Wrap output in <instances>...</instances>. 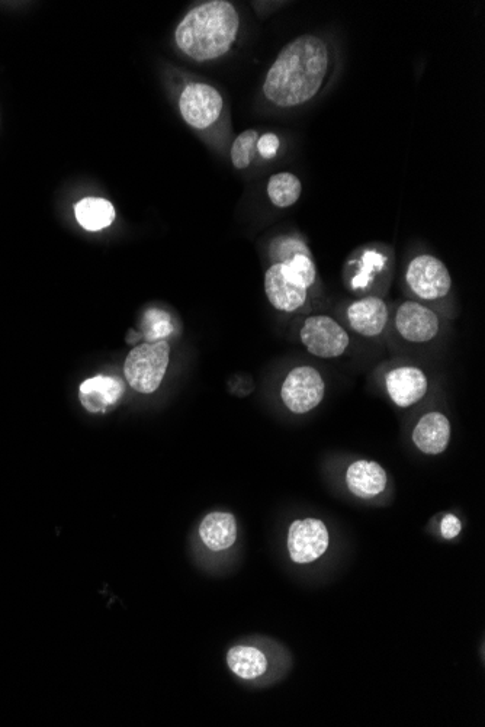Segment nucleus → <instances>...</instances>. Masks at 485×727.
<instances>
[{
  "label": "nucleus",
  "mask_w": 485,
  "mask_h": 727,
  "mask_svg": "<svg viewBox=\"0 0 485 727\" xmlns=\"http://www.w3.org/2000/svg\"><path fill=\"white\" fill-rule=\"evenodd\" d=\"M169 359L170 347L165 340L134 347L124 365L128 385L140 394H153L165 379Z\"/></svg>",
  "instance_id": "nucleus-3"
},
{
  "label": "nucleus",
  "mask_w": 485,
  "mask_h": 727,
  "mask_svg": "<svg viewBox=\"0 0 485 727\" xmlns=\"http://www.w3.org/2000/svg\"><path fill=\"white\" fill-rule=\"evenodd\" d=\"M300 339L308 352L320 359L342 356L350 343L348 331L330 315H311L305 318Z\"/></svg>",
  "instance_id": "nucleus-6"
},
{
  "label": "nucleus",
  "mask_w": 485,
  "mask_h": 727,
  "mask_svg": "<svg viewBox=\"0 0 485 727\" xmlns=\"http://www.w3.org/2000/svg\"><path fill=\"white\" fill-rule=\"evenodd\" d=\"M461 532V520L454 516V514H446L442 521H440V535L445 537L446 540L455 539V537L461 535Z\"/></svg>",
  "instance_id": "nucleus-26"
},
{
  "label": "nucleus",
  "mask_w": 485,
  "mask_h": 727,
  "mask_svg": "<svg viewBox=\"0 0 485 727\" xmlns=\"http://www.w3.org/2000/svg\"><path fill=\"white\" fill-rule=\"evenodd\" d=\"M394 324L398 334L410 343L432 342L440 331L439 315L419 301H404L398 305Z\"/></svg>",
  "instance_id": "nucleus-9"
},
{
  "label": "nucleus",
  "mask_w": 485,
  "mask_h": 727,
  "mask_svg": "<svg viewBox=\"0 0 485 727\" xmlns=\"http://www.w3.org/2000/svg\"><path fill=\"white\" fill-rule=\"evenodd\" d=\"M339 53L323 35L304 34L289 41L263 82L262 92L276 109L294 111L319 99L336 76Z\"/></svg>",
  "instance_id": "nucleus-1"
},
{
  "label": "nucleus",
  "mask_w": 485,
  "mask_h": 727,
  "mask_svg": "<svg viewBox=\"0 0 485 727\" xmlns=\"http://www.w3.org/2000/svg\"><path fill=\"white\" fill-rule=\"evenodd\" d=\"M295 254H311L303 238L282 236L275 238L269 246V256L273 263H284Z\"/></svg>",
  "instance_id": "nucleus-23"
},
{
  "label": "nucleus",
  "mask_w": 485,
  "mask_h": 727,
  "mask_svg": "<svg viewBox=\"0 0 485 727\" xmlns=\"http://www.w3.org/2000/svg\"><path fill=\"white\" fill-rule=\"evenodd\" d=\"M266 193L276 208H289L300 201L303 195V182L294 173L279 172L269 179Z\"/></svg>",
  "instance_id": "nucleus-19"
},
{
  "label": "nucleus",
  "mask_w": 485,
  "mask_h": 727,
  "mask_svg": "<svg viewBox=\"0 0 485 727\" xmlns=\"http://www.w3.org/2000/svg\"><path fill=\"white\" fill-rule=\"evenodd\" d=\"M330 545L329 529L319 519L295 520L288 529V553L298 565L313 564L327 552Z\"/></svg>",
  "instance_id": "nucleus-8"
},
{
  "label": "nucleus",
  "mask_w": 485,
  "mask_h": 727,
  "mask_svg": "<svg viewBox=\"0 0 485 727\" xmlns=\"http://www.w3.org/2000/svg\"><path fill=\"white\" fill-rule=\"evenodd\" d=\"M385 469L374 460L359 459L346 471V485L355 497L371 500L387 488Z\"/></svg>",
  "instance_id": "nucleus-13"
},
{
  "label": "nucleus",
  "mask_w": 485,
  "mask_h": 727,
  "mask_svg": "<svg viewBox=\"0 0 485 727\" xmlns=\"http://www.w3.org/2000/svg\"><path fill=\"white\" fill-rule=\"evenodd\" d=\"M451 440V421L445 414L432 411L420 418L413 430V443L425 455H440Z\"/></svg>",
  "instance_id": "nucleus-14"
},
{
  "label": "nucleus",
  "mask_w": 485,
  "mask_h": 727,
  "mask_svg": "<svg viewBox=\"0 0 485 727\" xmlns=\"http://www.w3.org/2000/svg\"><path fill=\"white\" fill-rule=\"evenodd\" d=\"M258 140L259 133L256 130H247L237 135L230 151L231 163L236 169H247L252 164L258 154V149H256Z\"/></svg>",
  "instance_id": "nucleus-21"
},
{
  "label": "nucleus",
  "mask_w": 485,
  "mask_h": 727,
  "mask_svg": "<svg viewBox=\"0 0 485 727\" xmlns=\"http://www.w3.org/2000/svg\"><path fill=\"white\" fill-rule=\"evenodd\" d=\"M125 386L114 376H93L79 388V400L89 413H105L124 395Z\"/></svg>",
  "instance_id": "nucleus-15"
},
{
  "label": "nucleus",
  "mask_w": 485,
  "mask_h": 727,
  "mask_svg": "<svg viewBox=\"0 0 485 727\" xmlns=\"http://www.w3.org/2000/svg\"><path fill=\"white\" fill-rule=\"evenodd\" d=\"M288 272L291 273L295 281L304 285L310 291L317 283V268L313 260V254H295L287 262Z\"/></svg>",
  "instance_id": "nucleus-22"
},
{
  "label": "nucleus",
  "mask_w": 485,
  "mask_h": 727,
  "mask_svg": "<svg viewBox=\"0 0 485 727\" xmlns=\"http://www.w3.org/2000/svg\"><path fill=\"white\" fill-rule=\"evenodd\" d=\"M265 292L273 308L292 314L303 310L310 291L292 278L284 263H273L265 272Z\"/></svg>",
  "instance_id": "nucleus-10"
},
{
  "label": "nucleus",
  "mask_w": 485,
  "mask_h": 727,
  "mask_svg": "<svg viewBox=\"0 0 485 727\" xmlns=\"http://www.w3.org/2000/svg\"><path fill=\"white\" fill-rule=\"evenodd\" d=\"M199 537L211 552L233 548L237 540L236 517L221 511L208 514L199 524Z\"/></svg>",
  "instance_id": "nucleus-16"
},
{
  "label": "nucleus",
  "mask_w": 485,
  "mask_h": 727,
  "mask_svg": "<svg viewBox=\"0 0 485 727\" xmlns=\"http://www.w3.org/2000/svg\"><path fill=\"white\" fill-rule=\"evenodd\" d=\"M387 265V257L379 253L378 250H365L361 259L358 260V273L352 278L353 289L356 291H364L372 282L375 276L381 273Z\"/></svg>",
  "instance_id": "nucleus-20"
},
{
  "label": "nucleus",
  "mask_w": 485,
  "mask_h": 727,
  "mask_svg": "<svg viewBox=\"0 0 485 727\" xmlns=\"http://www.w3.org/2000/svg\"><path fill=\"white\" fill-rule=\"evenodd\" d=\"M350 328L364 337H378L387 327L390 310L387 302L374 295H368L350 302L346 308Z\"/></svg>",
  "instance_id": "nucleus-11"
},
{
  "label": "nucleus",
  "mask_w": 485,
  "mask_h": 727,
  "mask_svg": "<svg viewBox=\"0 0 485 727\" xmlns=\"http://www.w3.org/2000/svg\"><path fill=\"white\" fill-rule=\"evenodd\" d=\"M407 288L420 301L436 302L451 294L452 278L445 263L432 254L414 257L406 269Z\"/></svg>",
  "instance_id": "nucleus-5"
},
{
  "label": "nucleus",
  "mask_w": 485,
  "mask_h": 727,
  "mask_svg": "<svg viewBox=\"0 0 485 727\" xmlns=\"http://www.w3.org/2000/svg\"><path fill=\"white\" fill-rule=\"evenodd\" d=\"M183 121L197 131L213 128L224 112V98L208 83L189 82L183 86L178 99Z\"/></svg>",
  "instance_id": "nucleus-4"
},
{
  "label": "nucleus",
  "mask_w": 485,
  "mask_h": 727,
  "mask_svg": "<svg viewBox=\"0 0 485 727\" xmlns=\"http://www.w3.org/2000/svg\"><path fill=\"white\" fill-rule=\"evenodd\" d=\"M230 671L242 680L252 681L268 671V658L256 646L237 645L227 653Z\"/></svg>",
  "instance_id": "nucleus-17"
},
{
  "label": "nucleus",
  "mask_w": 485,
  "mask_h": 727,
  "mask_svg": "<svg viewBox=\"0 0 485 727\" xmlns=\"http://www.w3.org/2000/svg\"><path fill=\"white\" fill-rule=\"evenodd\" d=\"M256 149H258V154L262 159H275L278 156L279 150H281V138L275 133L259 135Z\"/></svg>",
  "instance_id": "nucleus-25"
},
{
  "label": "nucleus",
  "mask_w": 485,
  "mask_h": 727,
  "mask_svg": "<svg viewBox=\"0 0 485 727\" xmlns=\"http://www.w3.org/2000/svg\"><path fill=\"white\" fill-rule=\"evenodd\" d=\"M387 392L397 407L409 408L425 398L429 382L422 369L416 366H400L385 378Z\"/></svg>",
  "instance_id": "nucleus-12"
},
{
  "label": "nucleus",
  "mask_w": 485,
  "mask_h": 727,
  "mask_svg": "<svg viewBox=\"0 0 485 727\" xmlns=\"http://www.w3.org/2000/svg\"><path fill=\"white\" fill-rule=\"evenodd\" d=\"M326 392L323 376L313 366H297L288 373L281 388L285 407L294 414H307L319 407Z\"/></svg>",
  "instance_id": "nucleus-7"
},
{
  "label": "nucleus",
  "mask_w": 485,
  "mask_h": 727,
  "mask_svg": "<svg viewBox=\"0 0 485 727\" xmlns=\"http://www.w3.org/2000/svg\"><path fill=\"white\" fill-rule=\"evenodd\" d=\"M240 32V15L227 0H210L188 12L175 31V43L189 59L205 63L226 56Z\"/></svg>",
  "instance_id": "nucleus-2"
},
{
  "label": "nucleus",
  "mask_w": 485,
  "mask_h": 727,
  "mask_svg": "<svg viewBox=\"0 0 485 727\" xmlns=\"http://www.w3.org/2000/svg\"><path fill=\"white\" fill-rule=\"evenodd\" d=\"M77 223L86 231H101L115 220V208L111 202L102 198H85L75 207Z\"/></svg>",
  "instance_id": "nucleus-18"
},
{
  "label": "nucleus",
  "mask_w": 485,
  "mask_h": 727,
  "mask_svg": "<svg viewBox=\"0 0 485 727\" xmlns=\"http://www.w3.org/2000/svg\"><path fill=\"white\" fill-rule=\"evenodd\" d=\"M146 321L149 323V327H147V339L149 340H163V337L172 331V326L169 324V315L165 314V312L149 311Z\"/></svg>",
  "instance_id": "nucleus-24"
}]
</instances>
